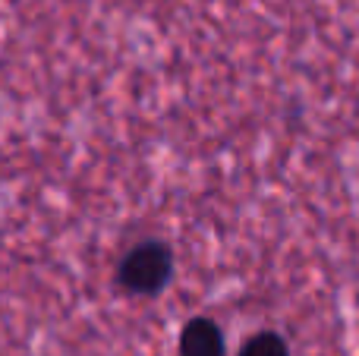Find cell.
<instances>
[{"mask_svg": "<svg viewBox=\"0 0 359 356\" xmlns=\"http://www.w3.org/2000/svg\"><path fill=\"white\" fill-rule=\"evenodd\" d=\"M170 271H174L170 249L161 240H145V243L133 246L126 252V259L120 262V284L130 294L149 296V294H158L170 281Z\"/></svg>", "mask_w": 359, "mask_h": 356, "instance_id": "6da1fadb", "label": "cell"}, {"mask_svg": "<svg viewBox=\"0 0 359 356\" xmlns=\"http://www.w3.org/2000/svg\"><path fill=\"white\" fill-rule=\"evenodd\" d=\"M180 356H224V334L211 319H192L180 334Z\"/></svg>", "mask_w": 359, "mask_h": 356, "instance_id": "7a4b0ae2", "label": "cell"}, {"mask_svg": "<svg viewBox=\"0 0 359 356\" xmlns=\"http://www.w3.org/2000/svg\"><path fill=\"white\" fill-rule=\"evenodd\" d=\"M240 356H290V350H287L284 338L274 331H262L255 334V338H249L246 344H243Z\"/></svg>", "mask_w": 359, "mask_h": 356, "instance_id": "3957f363", "label": "cell"}]
</instances>
